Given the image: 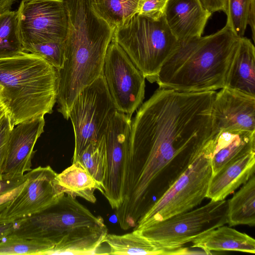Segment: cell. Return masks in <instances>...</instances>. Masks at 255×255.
Masks as SVG:
<instances>
[{"mask_svg": "<svg viewBox=\"0 0 255 255\" xmlns=\"http://www.w3.org/2000/svg\"><path fill=\"white\" fill-rule=\"evenodd\" d=\"M216 91L183 92L159 88L142 104L131 121L124 187L139 199L165 190L177 161L214 135L211 110Z\"/></svg>", "mask_w": 255, "mask_h": 255, "instance_id": "cell-1", "label": "cell"}, {"mask_svg": "<svg viewBox=\"0 0 255 255\" xmlns=\"http://www.w3.org/2000/svg\"><path fill=\"white\" fill-rule=\"evenodd\" d=\"M239 38L225 25L212 34L180 43L162 66L155 83L159 88L183 92L224 88Z\"/></svg>", "mask_w": 255, "mask_h": 255, "instance_id": "cell-2", "label": "cell"}, {"mask_svg": "<svg viewBox=\"0 0 255 255\" xmlns=\"http://www.w3.org/2000/svg\"><path fill=\"white\" fill-rule=\"evenodd\" d=\"M12 234L50 245L47 255H98L108 229L76 197L64 195L38 214L15 222Z\"/></svg>", "mask_w": 255, "mask_h": 255, "instance_id": "cell-3", "label": "cell"}, {"mask_svg": "<svg viewBox=\"0 0 255 255\" xmlns=\"http://www.w3.org/2000/svg\"><path fill=\"white\" fill-rule=\"evenodd\" d=\"M57 80L56 70L37 55L23 51L0 59V104L12 128L52 112Z\"/></svg>", "mask_w": 255, "mask_h": 255, "instance_id": "cell-4", "label": "cell"}, {"mask_svg": "<svg viewBox=\"0 0 255 255\" xmlns=\"http://www.w3.org/2000/svg\"><path fill=\"white\" fill-rule=\"evenodd\" d=\"M149 82H156L163 64L180 45L164 15L153 20L136 14L115 28L113 37Z\"/></svg>", "mask_w": 255, "mask_h": 255, "instance_id": "cell-5", "label": "cell"}, {"mask_svg": "<svg viewBox=\"0 0 255 255\" xmlns=\"http://www.w3.org/2000/svg\"><path fill=\"white\" fill-rule=\"evenodd\" d=\"M212 137L193 152L179 175L139 220L133 229L139 230L192 210L206 198L212 176Z\"/></svg>", "mask_w": 255, "mask_h": 255, "instance_id": "cell-6", "label": "cell"}, {"mask_svg": "<svg viewBox=\"0 0 255 255\" xmlns=\"http://www.w3.org/2000/svg\"><path fill=\"white\" fill-rule=\"evenodd\" d=\"M117 111L103 75L81 91L69 113L75 136L72 163L91 142L104 136Z\"/></svg>", "mask_w": 255, "mask_h": 255, "instance_id": "cell-7", "label": "cell"}, {"mask_svg": "<svg viewBox=\"0 0 255 255\" xmlns=\"http://www.w3.org/2000/svg\"><path fill=\"white\" fill-rule=\"evenodd\" d=\"M227 205L225 199L210 200L202 207L137 230L158 244L171 248L183 247L202 234L227 224Z\"/></svg>", "mask_w": 255, "mask_h": 255, "instance_id": "cell-8", "label": "cell"}, {"mask_svg": "<svg viewBox=\"0 0 255 255\" xmlns=\"http://www.w3.org/2000/svg\"><path fill=\"white\" fill-rule=\"evenodd\" d=\"M103 75L117 111L131 118L144 98L145 78L113 40L106 52Z\"/></svg>", "mask_w": 255, "mask_h": 255, "instance_id": "cell-9", "label": "cell"}, {"mask_svg": "<svg viewBox=\"0 0 255 255\" xmlns=\"http://www.w3.org/2000/svg\"><path fill=\"white\" fill-rule=\"evenodd\" d=\"M17 11L23 48L64 41L68 18L63 0H21Z\"/></svg>", "mask_w": 255, "mask_h": 255, "instance_id": "cell-10", "label": "cell"}, {"mask_svg": "<svg viewBox=\"0 0 255 255\" xmlns=\"http://www.w3.org/2000/svg\"><path fill=\"white\" fill-rule=\"evenodd\" d=\"M57 174L49 165L26 172L22 188L0 210V220L16 222L57 202L65 194L58 183Z\"/></svg>", "mask_w": 255, "mask_h": 255, "instance_id": "cell-11", "label": "cell"}, {"mask_svg": "<svg viewBox=\"0 0 255 255\" xmlns=\"http://www.w3.org/2000/svg\"><path fill=\"white\" fill-rule=\"evenodd\" d=\"M131 118L117 111L104 133L107 171L103 194L112 209L120 208L124 201L123 188L125 163L128 153Z\"/></svg>", "mask_w": 255, "mask_h": 255, "instance_id": "cell-12", "label": "cell"}, {"mask_svg": "<svg viewBox=\"0 0 255 255\" xmlns=\"http://www.w3.org/2000/svg\"><path fill=\"white\" fill-rule=\"evenodd\" d=\"M44 117L21 123L10 131L2 179H20L32 168L34 145L44 131Z\"/></svg>", "mask_w": 255, "mask_h": 255, "instance_id": "cell-13", "label": "cell"}, {"mask_svg": "<svg viewBox=\"0 0 255 255\" xmlns=\"http://www.w3.org/2000/svg\"><path fill=\"white\" fill-rule=\"evenodd\" d=\"M211 115L215 133L224 129L255 131V97L221 88L215 94Z\"/></svg>", "mask_w": 255, "mask_h": 255, "instance_id": "cell-14", "label": "cell"}, {"mask_svg": "<svg viewBox=\"0 0 255 255\" xmlns=\"http://www.w3.org/2000/svg\"><path fill=\"white\" fill-rule=\"evenodd\" d=\"M212 13L200 0H168L164 17L180 43L202 35Z\"/></svg>", "mask_w": 255, "mask_h": 255, "instance_id": "cell-15", "label": "cell"}, {"mask_svg": "<svg viewBox=\"0 0 255 255\" xmlns=\"http://www.w3.org/2000/svg\"><path fill=\"white\" fill-rule=\"evenodd\" d=\"M255 172V151L229 162L212 176L206 198L215 201L225 200L245 183Z\"/></svg>", "mask_w": 255, "mask_h": 255, "instance_id": "cell-16", "label": "cell"}, {"mask_svg": "<svg viewBox=\"0 0 255 255\" xmlns=\"http://www.w3.org/2000/svg\"><path fill=\"white\" fill-rule=\"evenodd\" d=\"M212 175L229 162L255 151V131L220 130L212 137Z\"/></svg>", "mask_w": 255, "mask_h": 255, "instance_id": "cell-17", "label": "cell"}, {"mask_svg": "<svg viewBox=\"0 0 255 255\" xmlns=\"http://www.w3.org/2000/svg\"><path fill=\"white\" fill-rule=\"evenodd\" d=\"M224 87L255 97V47L251 40L246 37L239 38Z\"/></svg>", "mask_w": 255, "mask_h": 255, "instance_id": "cell-18", "label": "cell"}, {"mask_svg": "<svg viewBox=\"0 0 255 255\" xmlns=\"http://www.w3.org/2000/svg\"><path fill=\"white\" fill-rule=\"evenodd\" d=\"M110 247L109 255L194 254L183 247L171 248L158 244L143 236L137 230L124 235L107 234L104 240Z\"/></svg>", "mask_w": 255, "mask_h": 255, "instance_id": "cell-19", "label": "cell"}, {"mask_svg": "<svg viewBox=\"0 0 255 255\" xmlns=\"http://www.w3.org/2000/svg\"><path fill=\"white\" fill-rule=\"evenodd\" d=\"M192 248L211 251H237L255 253V240L248 235L224 225L202 234L192 242Z\"/></svg>", "mask_w": 255, "mask_h": 255, "instance_id": "cell-20", "label": "cell"}, {"mask_svg": "<svg viewBox=\"0 0 255 255\" xmlns=\"http://www.w3.org/2000/svg\"><path fill=\"white\" fill-rule=\"evenodd\" d=\"M227 224L230 227L255 225V175L227 200Z\"/></svg>", "mask_w": 255, "mask_h": 255, "instance_id": "cell-21", "label": "cell"}, {"mask_svg": "<svg viewBox=\"0 0 255 255\" xmlns=\"http://www.w3.org/2000/svg\"><path fill=\"white\" fill-rule=\"evenodd\" d=\"M57 179L65 194L82 198L92 203L97 200L94 193L96 190L103 193L101 187L78 161L58 174Z\"/></svg>", "mask_w": 255, "mask_h": 255, "instance_id": "cell-22", "label": "cell"}, {"mask_svg": "<svg viewBox=\"0 0 255 255\" xmlns=\"http://www.w3.org/2000/svg\"><path fill=\"white\" fill-rule=\"evenodd\" d=\"M100 16L116 28L138 12L140 0H92Z\"/></svg>", "mask_w": 255, "mask_h": 255, "instance_id": "cell-23", "label": "cell"}, {"mask_svg": "<svg viewBox=\"0 0 255 255\" xmlns=\"http://www.w3.org/2000/svg\"><path fill=\"white\" fill-rule=\"evenodd\" d=\"M23 51L17 10L0 12V59L12 57Z\"/></svg>", "mask_w": 255, "mask_h": 255, "instance_id": "cell-24", "label": "cell"}, {"mask_svg": "<svg viewBox=\"0 0 255 255\" xmlns=\"http://www.w3.org/2000/svg\"><path fill=\"white\" fill-rule=\"evenodd\" d=\"M78 161L95 179L104 192L107 171V149L104 135L100 139L91 142L84 150Z\"/></svg>", "mask_w": 255, "mask_h": 255, "instance_id": "cell-25", "label": "cell"}, {"mask_svg": "<svg viewBox=\"0 0 255 255\" xmlns=\"http://www.w3.org/2000/svg\"><path fill=\"white\" fill-rule=\"evenodd\" d=\"M52 249L41 241L22 238L11 234L0 241V255H44Z\"/></svg>", "mask_w": 255, "mask_h": 255, "instance_id": "cell-26", "label": "cell"}, {"mask_svg": "<svg viewBox=\"0 0 255 255\" xmlns=\"http://www.w3.org/2000/svg\"><path fill=\"white\" fill-rule=\"evenodd\" d=\"M255 0H226V25L238 37L244 36L247 26L248 13Z\"/></svg>", "mask_w": 255, "mask_h": 255, "instance_id": "cell-27", "label": "cell"}, {"mask_svg": "<svg viewBox=\"0 0 255 255\" xmlns=\"http://www.w3.org/2000/svg\"><path fill=\"white\" fill-rule=\"evenodd\" d=\"M23 49L25 52L41 57L57 70L63 67L65 61L63 41L31 45Z\"/></svg>", "mask_w": 255, "mask_h": 255, "instance_id": "cell-28", "label": "cell"}, {"mask_svg": "<svg viewBox=\"0 0 255 255\" xmlns=\"http://www.w3.org/2000/svg\"><path fill=\"white\" fill-rule=\"evenodd\" d=\"M168 0H140L137 14L158 20L165 14Z\"/></svg>", "mask_w": 255, "mask_h": 255, "instance_id": "cell-29", "label": "cell"}, {"mask_svg": "<svg viewBox=\"0 0 255 255\" xmlns=\"http://www.w3.org/2000/svg\"><path fill=\"white\" fill-rule=\"evenodd\" d=\"M12 129L9 118L5 113L0 119V179H2L8 139Z\"/></svg>", "mask_w": 255, "mask_h": 255, "instance_id": "cell-30", "label": "cell"}, {"mask_svg": "<svg viewBox=\"0 0 255 255\" xmlns=\"http://www.w3.org/2000/svg\"><path fill=\"white\" fill-rule=\"evenodd\" d=\"M203 6L212 13L226 10V0H200Z\"/></svg>", "mask_w": 255, "mask_h": 255, "instance_id": "cell-31", "label": "cell"}, {"mask_svg": "<svg viewBox=\"0 0 255 255\" xmlns=\"http://www.w3.org/2000/svg\"><path fill=\"white\" fill-rule=\"evenodd\" d=\"M25 179V174H24V176L22 178L14 181L4 180L2 179H0V194L17 187L23 182Z\"/></svg>", "mask_w": 255, "mask_h": 255, "instance_id": "cell-32", "label": "cell"}, {"mask_svg": "<svg viewBox=\"0 0 255 255\" xmlns=\"http://www.w3.org/2000/svg\"><path fill=\"white\" fill-rule=\"evenodd\" d=\"M15 228V222L0 220V241L11 234Z\"/></svg>", "mask_w": 255, "mask_h": 255, "instance_id": "cell-33", "label": "cell"}, {"mask_svg": "<svg viewBox=\"0 0 255 255\" xmlns=\"http://www.w3.org/2000/svg\"><path fill=\"white\" fill-rule=\"evenodd\" d=\"M247 24L251 27L252 38L254 42L255 40V0H254L250 6L248 15Z\"/></svg>", "mask_w": 255, "mask_h": 255, "instance_id": "cell-34", "label": "cell"}, {"mask_svg": "<svg viewBox=\"0 0 255 255\" xmlns=\"http://www.w3.org/2000/svg\"><path fill=\"white\" fill-rule=\"evenodd\" d=\"M16 0H0V13L10 10Z\"/></svg>", "mask_w": 255, "mask_h": 255, "instance_id": "cell-35", "label": "cell"}, {"mask_svg": "<svg viewBox=\"0 0 255 255\" xmlns=\"http://www.w3.org/2000/svg\"><path fill=\"white\" fill-rule=\"evenodd\" d=\"M5 111L2 106L0 104V119L4 115Z\"/></svg>", "mask_w": 255, "mask_h": 255, "instance_id": "cell-36", "label": "cell"}, {"mask_svg": "<svg viewBox=\"0 0 255 255\" xmlns=\"http://www.w3.org/2000/svg\"></svg>", "mask_w": 255, "mask_h": 255, "instance_id": "cell-37", "label": "cell"}]
</instances>
